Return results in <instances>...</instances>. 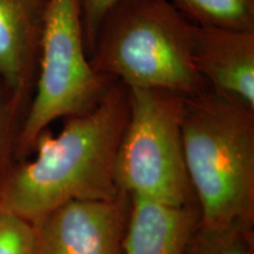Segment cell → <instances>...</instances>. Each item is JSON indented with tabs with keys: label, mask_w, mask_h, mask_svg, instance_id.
Returning a JSON list of instances; mask_svg holds the SVG:
<instances>
[{
	"label": "cell",
	"mask_w": 254,
	"mask_h": 254,
	"mask_svg": "<svg viewBox=\"0 0 254 254\" xmlns=\"http://www.w3.org/2000/svg\"><path fill=\"white\" fill-rule=\"evenodd\" d=\"M194 34L170 0H124L101 24L91 66L128 88L198 94L208 85L193 63Z\"/></svg>",
	"instance_id": "cell-3"
},
{
	"label": "cell",
	"mask_w": 254,
	"mask_h": 254,
	"mask_svg": "<svg viewBox=\"0 0 254 254\" xmlns=\"http://www.w3.org/2000/svg\"><path fill=\"white\" fill-rule=\"evenodd\" d=\"M200 225L192 205L171 206L131 195L124 254H184Z\"/></svg>",
	"instance_id": "cell-8"
},
{
	"label": "cell",
	"mask_w": 254,
	"mask_h": 254,
	"mask_svg": "<svg viewBox=\"0 0 254 254\" xmlns=\"http://www.w3.org/2000/svg\"><path fill=\"white\" fill-rule=\"evenodd\" d=\"M79 1H80L85 45H86L88 57H90L105 17L114 6L124 0H79Z\"/></svg>",
	"instance_id": "cell-13"
},
{
	"label": "cell",
	"mask_w": 254,
	"mask_h": 254,
	"mask_svg": "<svg viewBox=\"0 0 254 254\" xmlns=\"http://www.w3.org/2000/svg\"><path fill=\"white\" fill-rule=\"evenodd\" d=\"M6 114L4 109L0 107V147H1L2 140H4L5 135V128H6Z\"/></svg>",
	"instance_id": "cell-14"
},
{
	"label": "cell",
	"mask_w": 254,
	"mask_h": 254,
	"mask_svg": "<svg viewBox=\"0 0 254 254\" xmlns=\"http://www.w3.org/2000/svg\"><path fill=\"white\" fill-rule=\"evenodd\" d=\"M182 138L200 226L252 230L254 110L208 86L183 97Z\"/></svg>",
	"instance_id": "cell-2"
},
{
	"label": "cell",
	"mask_w": 254,
	"mask_h": 254,
	"mask_svg": "<svg viewBox=\"0 0 254 254\" xmlns=\"http://www.w3.org/2000/svg\"><path fill=\"white\" fill-rule=\"evenodd\" d=\"M129 117L116 159V182L128 195L190 205L182 138L184 95L129 88Z\"/></svg>",
	"instance_id": "cell-4"
},
{
	"label": "cell",
	"mask_w": 254,
	"mask_h": 254,
	"mask_svg": "<svg viewBox=\"0 0 254 254\" xmlns=\"http://www.w3.org/2000/svg\"><path fill=\"white\" fill-rule=\"evenodd\" d=\"M36 227L0 206V254H36Z\"/></svg>",
	"instance_id": "cell-12"
},
{
	"label": "cell",
	"mask_w": 254,
	"mask_h": 254,
	"mask_svg": "<svg viewBox=\"0 0 254 254\" xmlns=\"http://www.w3.org/2000/svg\"><path fill=\"white\" fill-rule=\"evenodd\" d=\"M184 254H254L251 230L198 226Z\"/></svg>",
	"instance_id": "cell-11"
},
{
	"label": "cell",
	"mask_w": 254,
	"mask_h": 254,
	"mask_svg": "<svg viewBox=\"0 0 254 254\" xmlns=\"http://www.w3.org/2000/svg\"><path fill=\"white\" fill-rule=\"evenodd\" d=\"M38 63L36 94L19 138L23 150L57 119L93 110L116 81L92 68L79 0L47 1Z\"/></svg>",
	"instance_id": "cell-5"
},
{
	"label": "cell",
	"mask_w": 254,
	"mask_h": 254,
	"mask_svg": "<svg viewBox=\"0 0 254 254\" xmlns=\"http://www.w3.org/2000/svg\"><path fill=\"white\" fill-rule=\"evenodd\" d=\"M193 63L209 87L254 110V31L195 26Z\"/></svg>",
	"instance_id": "cell-7"
},
{
	"label": "cell",
	"mask_w": 254,
	"mask_h": 254,
	"mask_svg": "<svg viewBox=\"0 0 254 254\" xmlns=\"http://www.w3.org/2000/svg\"><path fill=\"white\" fill-rule=\"evenodd\" d=\"M129 104V88L116 80L93 110L66 119L58 134L45 129L32 146L36 157L2 184L0 206L36 224L66 202L119 196L114 167Z\"/></svg>",
	"instance_id": "cell-1"
},
{
	"label": "cell",
	"mask_w": 254,
	"mask_h": 254,
	"mask_svg": "<svg viewBox=\"0 0 254 254\" xmlns=\"http://www.w3.org/2000/svg\"><path fill=\"white\" fill-rule=\"evenodd\" d=\"M131 195L74 200L36 222V254H124Z\"/></svg>",
	"instance_id": "cell-6"
},
{
	"label": "cell",
	"mask_w": 254,
	"mask_h": 254,
	"mask_svg": "<svg viewBox=\"0 0 254 254\" xmlns=\"http://www.w3.org/2000/svg\"><path fill=\"white\" fill-rule=\"evenodd\" d=\"M200 27L254 31V0H170Z\"/></svg>",
	"instance_id": "cell-10"
},
{
	"label": "cell",
	"mask_w": 254,
	"mask_h": 254,
	"mask_svg": "<svg viewBox=\"0 0 254 254\" xmlns=\"http://www.w3.org/2000/svg\"><path fill=\"white\" fill-rule=\"evenodd\" d=\"M49 0H0V77L15 94H23L39 58Z\"/></svg>",
	"instance_id": "cell-9"
}]
</instances>
